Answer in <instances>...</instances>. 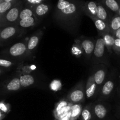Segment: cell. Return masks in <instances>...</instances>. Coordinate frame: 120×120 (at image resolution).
Instances as JSON below:
<instances>
[{"instance_id": "31", "label": "cell", "mask_w": 120, "mask_h": 120, "mask_svg": "<svg viewBox=\"0 0 120 120\" xmlns=\"http://www.w3.org/2000/svg\"><path fill=\"white\" fill-rule=\"evenodd\" d=\"M5 117V115L4 113H0V120H2Z\"/></svg>"}, {"instance_id": "5", "label": "cell", "mask_w": 120, "mask_h": 120, "mask_svg": "<svg viewBox=\"0 0 120 120\" xmlns=\"http://www.w3.org/2000/svg\"><path fill=\"white\" fill-rule=\"evenodd\" d=\"M16 33V29L13 26H9L4 28L0 32V39H8L14 36Z\"/></svg>"}, {"instance_id": "8", "label": "cell", "mask_w": 120, "mask_h": 120, "mask_svg": "<svg viewBox=\"0 0 120 120\" xmlns=\"http://www.w3.org/2000/svg\"><path fill=\"white\" fill-rule=\"evenodd\" d=\"M19 80L21 85L25 87L29 86L34 84V78L32 76L29 75H23V76H21Z\"/></svg>"}, {"instance_id": "18", "label": "cell", "mask_w": 120, "mask_h": 120, "mask_svg": "<svg viewBox=\"0 0 120 120\" xmlns=\"http://www.w3.org/2000/svg\"><path fill=\"white\" fill-rule=\"evenodd\" d=\"M39 42L38 37L36 36H34L30 38L28 41V49L29 50H32L35 47L37 46Z\"/></svg>"}, {"instance_id": "20", "label": "cell", "mask_w": 120, "mask_h": 120, "mask_svg": "<svg viewBox=\"0 0 120 120\" xmlns=\"http://www.w3.org/2000/svg\"><path fill=\"white\" fill-rule=\"evenodd\" d=\"M111 28L113 30L117 31L120 29V16H117L114 18L111 22Z\"/></svg>"}, {"instance_id": "32", "label": "cell", "mask_w": 120, "mask_h": 120, "mask_svg": "<svg viewBox=\"0 0 120 120\" xmlns=\"http://www.w3.org/2000/svg\"><path fill=\"white\" fill-rule=\"evenodd\" d=\"M118 14H119V15H120V11H119V13H118Z\"/></svg>"}, {"instance_id": "11", "label": "cell", "mask_w": 120, "mask_h": 120, "mask_svg": "<svg viewBox=\"0 0 120 120\" xmlns=\"http://www.w3.org/2000/svg\"><path fill=\"white\" fill-rule=\"evenodd\" d=\"M84 93L82 90H76L70 95V100L73 102H79L83 99Z\"/></svg>"}, {"instance_id": "6", "label": "cell", "mask_w": 120, "mask_h": 120, "mask_svg": "<svg viewBox=\"0 0 120 120\" xmlns=\"http://www.w3.org/2000/svg\"><path fill=\"white\" fill-rule=\"evenodd\" d=\"M12 2L13 1L11 0H1L0 3V14L1 16L4 14L11 9Z\"/></svg>"}, {"instance_id": "35", "label": "cell", "mask_w": 120, "mask_h": 120, "mask_svg": "<svg viewBox=\"0 0 120 120\" xmlns=\"http://www.w3.org/2000/svg\"><path fill=\"white\" fill-rule=\"evenodd\" d=\"M1 1H0V3H1Z\"/></svg>"}, {"instance_id": "16", "label": "cell", "mask_w": 120, "mask_h": 120, "mask_svg": "<svg viewBox=\"0 0 120 120\" xmlns=\"http://www.w3.org/2000/svg\"><path fill=\"white\" fill-rule=\"evenodd\" d=\"M34 23H35V19L34 18L30 17L25 19L21 20L19 22V25L22 28H28L32 26Z\"/></svg>"}, {"instance_id": "12", "label": "cell", "mask_w": 120, "mask_h": 120, "mask_svg": "<svg viewBox=\"0 0 120 120\" xmlns=\"http://www.w3.org/2000/svg\"><path fill=\"white\" fill-rule=\"evenodd\" d=\"M114 86V83L112 81L109 80L105 83L102 89V93L104 95L110 94L112 91Z\"/></svg>"}, {"instance_id": "19", "label": "cell", "mask_w": 120, "mask_h": 120, "mask_svg": "<svg viewBox=\"0 0 120 120\" xmlns=\"http://www.w3.org/2000/svg\"><path fill=\"white\" fill-rule=\"evenodd\" d=\"M33 16V12L30 9H24L20 12L19 14V18L21 20L25 19L28 18L32 17Z\"/></svg>"}, {"instance_id": "26", "label": "cell", "mask_w": 120, "mask_h": 120, "mask_svg": "<svg viewBox=\"0 0 120 120\" xmlns=\"http://www.w3.org/2000/svg\"><path fill=\"white\" fill-rule=\"evenodd\" d=\"M82 116L84 120H90L91 119V114L87 110H84L82 112Z\"/></svg>"}, {"instance_id": "14", "label": "cell", "mask_w": 120, "mask_h": 120, "mask_svg": "<svg viewBox=\"0 0 120 120\" xmlns=\"http://www.w3.org/2000/svg\"><path fill=\"white\" fill-rule=\"evenodd\" d=\"M97 17L103 21L106 20L107 18V13L104 7H102L101 5H98L97 7Z\"/></svg>"}, {"instance_id": "23", "label": "cell", "mask_w": 120, "mask_h": 120, "mask_svg": "<svg viewBox=\"0 0 120 120\" xmlns=\"http://www.w3.org/2000/svg\"><path fill=\"white\" fill-rule=\"evenodd\" d=\"M95 25L97 29L99 30H103L106 27V25L104 21L100 19H97L95 21Z\"/></svg>"}, {"instance_id": "17", "label": "cell", "mask_w": 120, "mask_h": 120, "mask_svg": "<svg viewBox=\"0 0 120 120\" xmlns=\"http://www.w3.org/2000/svg\"><path fill=\"white\" fill-rule=\"evenodd\" d=\"M48 10H49V7L47 5L41 4L39 5L36 8V13L39 16H42V15L46 14Z\"/></svg>"}, {"instance_id": "15", "label": "cell", "mask_w": 120, "mask_h": 120, "mask_svg": "<svg viewBox=\"0 0 120 120\" xmlns=\"http://www.w3.org/2000/svg\"><path fill=\"white\" fill-rule=\"evenodd\" d=\"M105 78V73L103 70H98L94 75V81L97 84H101Z\"/></svg>"}, {"instance_id": "4", "label": "cell", "mask_w": 120, "mask_h": 120, "mask_svg": "<svg viewBox=\"0 0 120 120\" xmlns=\"http://www.w3.org/2000/svg\"><path fill=\"white\" fill-rule=\"evenodd\" d=\"M19 11L16 7L12 8L8 11L5 16V19L9 22H13L16 21L19 16Z\"/></svg>"}, {"instance_id": "9", "label": "cell", "mask_w": 120, "mask_h": 120, "mask_svg": "<svg viewBox=\"0 0 120 120\" xmlns=\"http://www.w3.org/2000/svg\"><path fill=\"white\" fill-rule=\"evenodd\" d=\"M94 112L98 118L102 119V118H104L105 117L107 111L106 109H105L104 105L98 104V105H96V107H95Z\"/></svg>"}, {"instance_id": "30", "label": "cell", "mask_w": 120, "mask_h": 120, "mask_svg": "<svg viewBox=\"0 0 120 120\" xmlns=\"http://www.w3.org/2000/svg\"><path fill=\"white\" fill-rule=\"evenodd\" d=\"M115 35H116V37L117 38V39H120V29H118V30H117V31H116Z\"/></svg>"}, {"instance_id": "13", "label": "cell", "mask_w": 120, "mask_h": 120, "mask_svg": "<svg viewBox=\"0 0 120 120\" xmlns=\"http://www.w3.org/2000/svg\"><path fill=\"white\" fill-rule=\"evenodd\" d=\"M105 4L111 11L119 13L120 7L118 2L116 1L115 0H106Z\"/></svg>"}, {"instance_id": "34", "label": "cell", "mask_w": 120, "mask_h": 120, "mask_svg": "<svg viewBox=\"0 0 120 120\" xmlns=\"http://www.w3.org/2000/svg\"><path fill=\"white\" fill-rule=\"evenodd\" d=\"M1 69H0V74H1Z\"/></svg>"}, {"instance_id": "29", "label": "cell", "mask_w": 120, "mask_h": 120, "mask_svg": "<svg viewBox=\"0 0 120 120\" xmlns=\"http://www.w3.org/2000/svg\"><path fill=\"white\" fill-rule=\"evenodd\" d=\"M28 2L30 4H40L41 2H42V0H28Z\"/></svg>"}, {"instance_id": "21", "label": "cell", "mask_w": 120, "mask_h": 120, "mask_svg": "<svg viewBox=\"0 0 120 120\" xmlns=\"http://www.w3.org/2000/svg\"><path fill=\"white\" fill-rule=\"evenodd\" d=\"M87 8L89 12L93 16H97V6L94 2H90L87 4Z\"/></svg>"}, {"instance_id": "2", "label": "cell", "mask_w": 120, "mask_h": 120, "mask_svg": "<svg viewBox=\"0 0 120 120\" xmlns=\"http://www.w3.org/2000/svg\"><path fill=\"white\" fill-rule=\"evenodd\" d=\"M26 47L23 43H17L11 47L9 52L12 56H19L23 55L26 51Z\"/></svg>"}, {"instance_id": "22", "label": "cell", "mask_w": 120, "mask_h": 120, "mask_svg": "<svg viewBox=\"0 0 120 120\" xmlns=\"http://www.w3.org/2000/svg\"><path fill=\"white\" fill-rule=\"evenodd\" d=\"M104 40L105 41V45L109 47H112L114 46L115 39L112 36L110 35H105L104 38Z\"/></svg>"}, {"instance_id": "28", "label": "cell", "mask_w": 120, "mask_h": 120, "mask_svg": "<svg viewBox=\"0 0 120 120\" xmlns=\"http://www.w3.org/2000/svg\"><path fill=\"white\" fill-rule=\"evenodd\" d=\"M114 46L116 47V49L120 52V39H115Z\"/></svg>"}, {"instance_id": "10", "label": "cell", "mask_w": 120, "mask_h": 120, "mask_svg": "<svg viewBox=\"0 0 120 120\" xmlns=\"http://www.w3.org/2000/svg\"><path fill=\"white\" fill-rule=\"evenodd\" d=\"M82 46L87 54H90L94 50V45L90 40H84L82 42Z\"/></svg>"}, {"instance_id": "24", "label": "cell", "mask_w": 120, "mask_h": 120, "mask_svg": "<svg viewBox=\"0 0 120 120\" xmlns=\"http://www.w3.org/2000/svg\"><path fill=\"white\" fill-rule=\"evenodd\" d=\"M96 89V85L95 84H92L86 90V94L87 97H91V96H93L94 94L95 90Z\"/></svg>"}, {"instance_id": "33", "label": "cell", "mask_w": 120, "mask_h": 120, "mask_svg": "<svg viewBox=\"0 0 120 120\" xmlns=\"http://www.w3.org/2000/svg\"><path fill=\"white\" fill-rule=\"evenodd\" d=\"M0 113H3V112H1V110H0Z\"/></svg>"}, {"instance_id": "27", "label": "cell", "mask_w": 120, "mask_h": 120, "mask_svg": "<svg viewBox=\"0 0 120 120\" xmlns=\"http://www.w3.org/2000/svg\"><path fill=\"white\" fill-rule=\"evenodd\" d=\"M0 110L3 113H6L8 112V107L3 102H0Z\"/></svg>"}, {"instance_id": "25", "label": "cell", "mask_w": 120, "mask_h": 120, "mask_svg": "<svg viewBox=\"0 0 120 120\" xmlns=\"http://www.w3.org/2000/svg\"><path fill=\"white\" fill-rule=\"evenodd\" d=\"M12 65V63L10 61L0 59V66L4 67V68H8V67L11 66Z\"/></svg>"}, {"instance_id": "7", "label": "cell", "mask_w": 120, "mask_h": 120, "mask_svg": "<svg viewBox=\"0 0 120 120\" xmlns=\"http://www.w3.org/2000/svg\"><path fill=\"white\" fill-rule=\"evenodd\" d=\"M21 86L19 79L14 78L7 84L6 87L8 91H16L20 89Z\"/></svg>"}, {"instance_id": "3", "label": "cell", "mask_w": 120, "mask_h": 120, "mask_svg": "<svg viewBox=\"0 0 120 120\" xmlns=\"http://www.w3.org/2000/svg\"><path fill=\"white\" fill-rule=\"evenodd\" d=\"M105 46V43L104 39L100 38L97 40L94 50V54L96 57H101L103 56Z\"/></svg>"}, {"instance_id": "1", "label": "cell", "mask_w": 120, "mask_h": 120, "mask_svg": "<svg viewBox=\"0 0 120 120\" xmlns=\"http://www.w3.org/2000/svg\"><path fill=\"white\" fill-rule=\"evenodd\" d=\"M57 8L64 14L69 15L76 11V7L75 4L64 0H59L57 2Z\"/></svg>"}]
</instances>
